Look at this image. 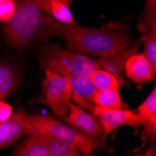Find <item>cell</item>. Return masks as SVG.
I'll list each match as a JSON object with an SVG mask.
<instances>
[{"mask_svg":"<svg viewBox=\"0 0 156 156\" xmlns=\"http://www.w3.org/2000/svg\"><path fill=\"white\" fill-rule=\"evenodd\" d=\"M13 18L3 23V34L9 44L24 49L38 39L47 42L52 37H63L65 24L49 16L37 0H15Z\"/></svg>","mask_w":156,"mask_h":156,"instance_id":"obj_1","label":"cell"},{"mask_svg":"<svg viewBox=\"0 0 156 156\" xmlns=\"http://www.w3.org/2000/svg\"><path fill=\"white\" fill-rule=\"evenodd\" d=\"M63 37L69 50L97 57L122 50L132 41L128 27L119 22L98 28L84 27L74 22L65 24Z\"/></svg>","mask_w":156,"mask_h":156,"instance_id":"obj_2","label":"cell"},{"mask_svg":"<svg viewBox=\"0 0 156 156\" xmlns=\"http://www.w3.org/2000/svg\"><path fill=\"white\" fill-rule=\"evenodd\" d=\"M38 61L44 71H51L67 77L89 78L97 69L96 59L82 52L65 50L56 45L42 48Z\"/></svg>","mask_w":156,"mask_h":156,"instance_id":"obj_3","label":"cell"},{"mask_svg":"<svg viewBox=\"0 0 156 156\" xmlns=\"http://www.w3.org/2000/svg\"><path fill=\"white\" fill-rule=\"evenodd\" d=\"M29 120L36 131L52 136L77 148L83 155H89L95 150H102L107 145L105 138L84 135L74 127L64 124L50 117L36 114L29 115Z\"/></svg>","mask_w":156,"mask_h":156,"instance_id":"obj_4","label":"cell"},{"mask_svg":"<svg viewBox=\"0 0 156 156\" xmlns=\"http://www.w3.org/2000/svg\"><path fill=\"white\" fill-rule=\"evenodd\" d=\"M43 103L58 118L66 119L71 100V83L67 76L45 71L43 80Z\"/></svg>","mask_w":156,"mask_h":156,"instance_id":"obj_5","label":"cell"},{"mask_svg":"<svg viewBox=\"0 0 156 156\" xmlns=\"http://www.w3.org/2000/svg\"><path fill=\"white\" fill-rule=\"evenodd\" d=\"M138 30L144 44V55L148 59L154 76L156 75V0H146L144 12Z\"/></svg>","mask_w":156,"mask_h":156,"instance_id":"obj_6","label":"cell"},{"mask_svg":"<svg viewBox=\"0 0 156 156\" xmlns=\"http://www.w3.org/2000/svg\"><path fill=\"white\" fill-rule=\"evenodd\" d=\"M35 131L29 115L22 110L16 111L8 120L0 123V149L11 146L22 136Z\"/></svg>","mask_w":156,"mask_h":156,"instance_id":"obj_7","label":"cell"},{"mask_svg":"<svg viewBox=\"0 0 156 156\" xmlns=\"http://www.w3.org/2000/svg\"><path fill=\"white\" fill-rule=\"evenodd\" d=\"M65 120L70 126L89 136L101 137L105 135L99 118L72 102L68 104V113Z\"/></svg>","mask_w":156,"mask_h":156,"instance_id":"obj_8","label":"cell"},{"mask_svg":"<svg viewBox=\"0 0 156 156\" xmlns=\"http://www.w3.org/2000/svg\"><path fill=\"white\" fill-rule=\"evenodd\" d=\"M141 40L136 42L131 47H126L122 50L116 51L108 55L101 56L96 59L97 69H102L105 71L112 74L118 81L121 86L124 82L125 76V63L131 55L138 52Z\"/></svg>","mask_w":156,"mask_h":156,"instance_id":"obj_9","label":"cell"},{"mask_svg":"<svg viewBox=\"0 0 156 156\" xmlns=\"http://www.w3.org/2000/svg\"><path fill=\"white\" fill-rule=\"evenodd\" d=\"M100 120L106 135L117 129L120 126H131L136 129L142 126V120L139 117L137 110L135 109H113L102 112L97 116Z\"/></svg>","mask_w":156,"mask_h":156,"instance_id":"obj_10","label":"cell"},{"mask_svg":"<svg viewBox=\"0 0 156 156\" xmlns=\"http://www.w3.org/2000/svg\"><path fill=\"white\" fill-rule=\"evenodd\" d=\"M71 83L72 103L80 108L94 112V98L98 92L89 78L68 77Z\"/></svg>","mask_w":156,"mask_h":156,"instance_id":"obj_11","label":"cell"},{"mask_svg":"<svg viewBox=\"0 0 156 156\" xmlns=\"http://www.w3.org/2000/svg\"><path fill=\"white\" fill-rule=\"evenodd\" d=\"M125 76L136 84H143L155 80L151 66L144 53H135L125 63Z\"/></svg>","mask_w":156,"mask_h":156,"instance_id":"obj_12","label":"cell"},{"mask_svg":"<svg viewBox=\"0 0 156 156\" xmlns=\"http://www.w3.org/2000/svg\"><path fill=\"white\" fill-rule=\"evenodd\" d=\"M144 127L143 136L152 140L156 135V88L154 87L145 101L137 108Z\"/></svg>","mask_w":156,"mask_h":156,"instance_id":"obj_13","label":"cell"},{"mask_svg":"<svg viewBox=\"0 0 156 156\" xmlns=\"http://www.w3.org/2000/svg\"><path fill=\"white\" fill-rule=\"evenodd\" d=\"M38 6L49 16L63 24L74 23L70 5L72 0H37Z\"/></svg>","mask_w":156,"mask_h":156,"instance_id":"obj_14","label":"cell"},{"mask_svg":"<svg viewBox=\"0 0 156 156\" xmlns=\"http://www.w3.org/2000/svg\"><path fill=\"white\" fill-rule=\"evenodd\" d=\"M24 139L14 148L13 156H49L48 149L37 131L26 134Z\"/></svg>","mask_w":156,"mask_h":156,"instance_id":"obj_15","label":"cell"},{"mask_svg":"<svg viewBox=\"0 0 156 156\" xmlns=\"http://www.w3.org/2000/svg\"><path fill=\"white\" fill-rule=\"evenodd\" d=\"M94 114L98 116L102 112L126 108V105L122 102L119 89H111L98 91L94 98Z\"/></svg>","mask_w":156,"mask_h":156,"instance_id":"obj_16","label":"cell"},{"mask_svg":"<svg viewBox=\"0 0 156 156\" xmlns=\"http://www.w3.org/2000/svg\"><path fill=\"white\" fill-rule=\"evenodd\" d=\"M19 76L11 66L0 64V101L8 97L19 84Z\"/></svg>","mask_w":156,"mask_h":156,"instance_id":"obj_17","label":"cell"},{"mask_svg":"<svg viewBox=\"0 0 156 156\" xmlns=\"http://www.w3.org/2000/svg\"><path fill=\"white\" fill-rule=\"evenodd\" d=\"M40 136H41L42 141H43V143L46 145L48 149L49 156H80L81 155V153L77 148L69 144H66L59 139H56L52 136L41 134V133H40Z\"/></svg>","mask_w":156,"mask_h":156,"instance_id":"obj_18","label":"cell"},{"mask_svg":"<svg viewBox=\"0 0 156 156\" xmlns=\"http://www.w3.org/2000/svg\"><path fill=\"white\" fill-rule=\"evenodd\" d=\"M89 79L98 91L119 89L121 87L120 82L114 76L102 69H95Z\"/></svg>","mask_w":156,"mask_h":156,"instance_id":"obj_19","label":"cell"},{"mask_svg":"<svg viewBox=\"0 0 156 156\" xmlns=\"http://www.w3.org/2000/svg\"><path fill=\"white\" fill-rule=\"evenodd\" d=\"M15 0H0V22L6 23L9 22L15 14Z\"/></svg>","mask_w":156,"mask_h":156,"instance_id":"obj_20","label":"cell"}]
</instances>
